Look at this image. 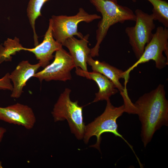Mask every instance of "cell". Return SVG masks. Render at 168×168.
I'll return each mask as SVG.
<instances>
[{"label": "cell", "mask_w": 168, "mask_h": 168, "mask_svg": "<svg viewBox=\"0 0 168 168\" xmlns=\"http://www.w3.org/2000/svg\"><path fill=\"white\" fill-rule=\"evenodd\" d=\"M131 114H137L141 124V137L144 147L162 126L168 125V101L164 85L145 93L133 103Z\"/></svg>", "instance_id": "cell-1"}, {"label": "cell", "mask_w": 168, "mask_h": 168, "mask_svg": "<svg viewBox=\"0 0 168 168\" xmlns=\"http://www.w3.org/2000/svg\"><path fill=\"white\" fill-rule=\"evenodd\" d=\"M89 1L102 15L96 30V42L91 49L90 55L94 57L99 56L100 45L111 26L118 23L123 24L127 21H135L136 16L130 8L118 4L117 0Z\"/></svg>", "instance_id": "cell-2"}, {"label": "cell", "mask_w": 168, "mask_h": 168, "mask_svg": "<svg viewBox=\"0 0 168 168\" xmlns=\"http://www.w3.org/2000/svg\"><path fill=\"white\" fill-rule=\"evenodd\" d=\"M106 101V107L103 113L96 118L93 121L85 126L83 138L84 143L87 144L91 137L94 136H96L97 138L96 142L91 146L100 151L101 135L104 133H111L116 136L123 139L133 151L132 147L118 131L116 121L118 118L125 112L124 105L116 107L112 104L110 99Z\"/></svg>", "instance_id": "cell-3"}, {"label": "cell", "mask_w": 168, "mask_h": 168, "mask_svg": "<svg viewBox=\"0 0 168 168\" xmlns=\"http://www.w3.org/2000/svg\"><path fill=\"white\" fill-rule=\"evenodd\" d=\"M71 90L66 88L54 104L51 114L54 122L66 120L71 133L79 140L83 139L85 125L83 121V106L70 99Z\"/></svg>", "instance_id": "cell-4"}, {"label": "cell", "mask_w": 168, "mask_h": 168, "mask_svg": "<svg viewBox=\"0 0 168 168\" xmlns=\"http://www.w3.org/2000/svg\"><path fill=\"white\" fill-rule=\"evenodd\" d=\"M101 18L100 16L96 14H89L81 7L77 14L73 16L53 15L49 20V22L54 38L62 45L67 39L74 35L80 39L83 37L82 34L77 30L78 25L80 22L90 23Z\"/></svg>", "instance_id": "cell-5"}, {"label": "cell", "mask_w": 168, "mask_h": 168, "mask_svg": "<svg viewBox=\"0 0 168 168\" xmlns=\"http://www.w3.org/2000/svg\"><path fill=\"white\" fill-rule=\"evenodd\" d=\"M154 61L156 67L161 69L168 64V29L166 27L158 26L153 34L150 42L145 46L140 58L132 66L125 71L129 77L130 72L139 64Z\"/></svg>", "instance_id": "cell-6"}, {"label": "cell", "mask_w": 168, "mask_h": 168, "mask_svg": "<svg viewBox=\"0 0 168 168\" xmlns=\"http://www.w3.org/2000/svg\"><path fill=\"white\" fill-rule=\"evenodd\" d=\"M135 14V25L126 27L125 32L134 54L138 59L143 54L146 45L152 37V32L155 28V25L152 14H149L141 9H137Z\"/></svg>", "instance_id": "cell-7"}, {"label": "cell", "mask_w": 168, "mask_h": 168, "mask_svg": "<svg viewBox=\"0 0 168 168\" xmlns=\"http://www.w3.org/2000/svg\"><path fill=\"white\" fill-rule=\"evenodd\" d=\"M55 52L53 62L42 71L36 73L33 76L40 82L43 80L66 82L72 79L71 71L75 68L72 56L63 47Z\"/></svg>", "instance_id": "cell-8"}, {"label": "cell", "mask_w": 168, "mask_h": 168, "mask_svg": "<svg viewBox=\"0 0 168 168\" xmlns=\"http://www.w3.org/2000/svg\"><path fill=\"white\" fill-rule=\"evenodd\" d=\"M87 64L91 67L93 71L102 74L114 83L116 88L120 91L124 103L131 100L126 87L129 78L126 76L124 71L110 65L105 61L95 60L90 54L88 58Z\"/></svg>", "instance_id": "cell-9"}, {"label": "cell", "mask_w": 168, "mask_h": 168, "mask_svg": "<svg viewBox=\"0 0 168 168\" xmlns=\"http://www.w3.org/2000/svg\"><path fill=\"white\" fill-rule=\"evenodd\" d=\"M0 120L21 126L28 130L33 128L36 122L31 108L18 103L5 107H0Z\"/></svg>", "instance_id": "cell-10"}, {"label": "cell", "mask_w": 168, "mask_h": 168, "mask_svg": "<svg viewBox=\"0 0 168 168\" xmlns=\"http://www.w3.org/2000/svg\"><path fill=\"white\" fill-rule=\"evenodd\" d=\"M40 67L41 65L39 63L31 64L27 60H23L19 63L9 75L10 78L13 83L11 97L18 98L21 96L27 81L33 77Z\"/></svg>", "instance_id": "cell-11"}, {"label": "cell", "mask_w": 168, "mask_h": 168, "mask_svg": "<svg viewBox=\"0 0 168 168\" xmlns=\"http://www.w3.org/2000/svg\"><path fill=\"white\" fill-rule=\"evenodd\" d=\"M89 37V34L80 39L73 36L67 39L62 44L69 50L75 68L79 67L85 72H88L87 60L91 52L88 46Z\"/></svg>", "instance_id": "cell-12"}, {"label": "cell", "mask_w": 168, "mask_h": 168, "mask_svg": "<svg viewBox=\"0 0 168 168\" xmlns=\"http://www.w3.org/2000/svg\"><path fill=\"white\" fill-rule=\"evenodd\" d=\"M62 47L63 45L54 38L51 25L49 22L48 28L42 42L34 48H25L24 50L33 53L36 59L39 60L41 67L44 68L49 64L50 61L53 58V53Z\"/></svg>", "instance_id": "cell-13"}, {"label": "cell", "mask_w": 168, "mask_h": 168, "mask_svg": "<svg viewBox=\"0 0 168 168\" xmlns=\"http://www.w3.org/2000/svg\"><path fill=\"white\" fill-rule=\"evenodd\" d=\"M75 68L77 75L93 80L98 86L99 91L95 94L96 97L92 102L106 100L109 99L111 96L118 92L114 83L102 74L94 71L85 72L79 67Z\"/></svg>", "instance_id": "cell-14"}, {"label": "cell", "mask_w": 168, "mask_h": 168, "mask_svg": "<svg viewBox=\"0 0 168 168\" xmlns=\"http://www.w3.org/2000/svg\"><path fill=\"white\" fill-rule=\"evenodd\" d=\"M25 48L20 43L18 38H8L3 45H0V64L4 61H11L12 56L17 52L24 50Z\"/></svg>", "instance_id": "cell-15"}, {"label": "cell", "mask_w": 168, "mask_h": 168, "mask_svg": "<svg viewBox=\"0 0 168 168\" xmlns=\"http://www.w3.org/2000/svg\"><path fill=\"white\" fill-rule=\"evenodd\" d=\"M49 0H30L27 9V13L29 21L33 29L34 45L35 46L39 44L38 37L35 28V21L36 19L41 16V10L45 2Z\"/></svg>", "instance_id": "cell-16"}, {"label": "cell", "mask_w": 168, "mask_h": 168, "mask_svg": "<svg viewBox=\"0 0 168 168\" xmlns=\"http://www.w3.org/2000/svg\"><path fill=\"white\" fill-rule=\"evenodd\" d=\"M135 2L137 0H132ZM153 6L152 14L154 21L157 20L168 27V3L162 0H147Z\"/></svg>", "instance_id": "cell-17"}, {"label": "cell", "mask_w": 168, "mask_h": 168, "mask_svg": "<svg viewBox=\"0 0 168 168\" xmlns=\"http://www.w3.org/2000/svg\"><path fill=\"white\" fill-rule=\"evenodd\" d=\"M9 75L10 73L7 72L0 79V90L12 91L13 85L11 83Z\"/></svg>", "instance_id": "cell-18"}, {"label": "cell", "mask_w": 168, "mask_h": 168, "mask_svg": "<svg viewBox=\"0 0 168 168\" xmlns=\"http://www.w3.org/2000/svg\"><path fill=\"white\" fill-rule=\"evenodd\" d=\"M6 132V129L2 127H0V142H1L4 135Z\"/></svg>", "instance_id": "cell-19"}, {"label": "cell", "mask_w": 168, "mask_h": 168, "mask_svg": "<svg viewBox=\"0 0 168 168\" xmlns=\"http://www.w3.org/2000/svg\"><path fill=\"white\" fill-rule=\"evenodd\" d=\"M2 168V162L0 161V168Z\"/></svg>", "instance_id": "cell-20"}]
</instances>
